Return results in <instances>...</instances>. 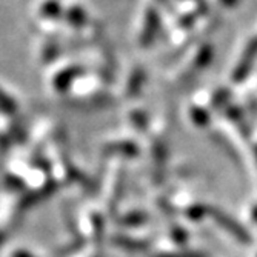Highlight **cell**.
I'll list each match as a JSON object with an SVG mask.
<instances>
[{
	"mask_svg": "<svg viewBox=\"0 0 257 257\" xmlns=\"http://www.w3.org/2000/svg\"><path fill=\"white\" fill-rule=\"evenodd\" d=\"M159 30H160L159 11L154 7H148L144 16V25H142V30H140L139 45L142 46V48H150L159 34Z\"/></svg>",
	"mask_w": 257,
	"mask_h": 257,
	"instance_id": "obj_1",
	"label": "cell"
},
{
	"mask_svg": "<svg viewBox=\"0 0 257 257\" xmlns=\"http://www.w3.org/2000/svg\"><path fill=\"white\" fill-rule=\"evenodd\" d=\"M209 214H211V217L216 220L217 225H220L228 232V234H231L236 240L243 242V243H249L251 242L249 232L239 222H236L232 217H229L228 214L220 211V209H209Z\"/></svg>",
	"mask_w": 257,
	"mask_h": 257,
	"instance_id": "obj_2",
	"label": "cell"
},
{
	"mask_svg": "<svg viewBox=\"0 0 257 257\" xmlns=\"http://www.w3.org/2000/svg\"><path fill=\"white\" fill-rule=\"evenodd\" d=\"M257 59V37H252L243 50V54L239 60V63L234 68V73H232V80L234 82H240L243 80L249 71L252 69V65Z\"/></svg>",
	"mask_w": 257,
	"mask_h": 257,
	"instance_id": "obj_3",
	"label": "cell"
},
{
	"mask_svg": "<svg viewBox=\"0 0 257 257\" xmlns=\"http://www.w3.org/2000/svg\"><path fill=\"white\" fill-rule=\"evenodd\" d=\"M83 73V68L79 65H73L68 66L65 69H62L60 73H57L53 77V88L56 89V92H65L69 89V86L73 85V82Z\"/></svg>",
	"mask_w": 257,
	"mask_h": 257,
	"instance_id": "obj_4",
	"label": "cell"
},
{
	"mask_svg": "<svg viewBox=\"0 0 257 257\" xmlns=\"http://www.w3.org/2000/svg\"><path fill=\"white\" fill-rule=\"evenodd\" d=\"M145 82H147V71H145V69L140 68V66L134 68L128 82H126V89H125L126 97H130V99L136 97L140 92V89H142Z\"/></svg>",
	"mask_w": 257,
	"mask_h": 257,
	"instance_id": "obj_5",
	"label": "cell"
},
{
	"mask_svg": "<svg viewBox=\"0 0 257 257\" xmlns=\"http://www.w3.org/2000/svg\"><path fill=\"white\" fill-rule=\"evenodd\" d=\"M63 16H65V20L74 28H82L86 25V22H88V16H86L85 10L82 7H77V5L69 7Z\"/></svg>",
	"mask_w": 257,
	"mask_h": 257,
	"instance_id": "obj_6",
	"label": "cell"
},
{
	"mask_svg": "<svg viewBox=\"0 0 257 257\" xmlns=\"http://www.w3.org/2000/svg\"><path fill=\"white\" fill-rule=\"evenodd\" d=\"M213 56H214V50L211 45H203L202 48L197 51L196 57H194V62H193V68L196 71H202L203 68H206L209 63L213 60Z\"/></svg>",
	"mask_w": 257,
	"mask_h": 257,
	"instance_id": "obj_7",
	"label": "cell"
},
{
	"mask_svg": "<svg viewBox=\"0 0 257 257\" xmlns=\"http://www.w3.org/2000/svg\"><path fill=\"white\" fill-rule=\"evenodd\" d=\"M39 14L43 19H57L63 16V10L57 0H45L39 8Z\"/></svg>",
	"mask_w": 257,
	"mask_h": 257,
	"instance_id": "obj_8",
	"label": "cell"
},
{
	"mask_svg": "<svg viewBox=\"0 0 257 257\" xmlns=\"http://www.w3.org/2000/svg\"><path fill=\"white\" fill-rule=\"evenodd\" d=\"M106 151L108 153H120V154H125V156H130V157H134V156L139 154V148L133 142H115V144H111V145L106 147Z\"/></svg>",
	"mask_w": 257,
	"mask_h": 257,
	"instance_id": "obj_9",
	"label": "cell"
},
{
	"mask_svg": "<svg viewBox=\"0 0 257 257\" xmlns=\"http://www.w3.org/2000/svg\"><path fill=\"white\" fill-rule=\"evenodd\" d=\"M191 120L197 125V126H206L209 123V112L203 108L194 106L191 109Z\"/></svg>",
	"mask_w": 257,
	"mask_h": 257,
	"instance_id": "obj_10",
	"label": "cell"
},
{
	"mask_svg": "<svg viewBox=\"0 0 257 257\" xmlns=\"http://www.w3.org/2000/svg\"><path fill=\"white\" fill-rule=\"evenodd\" d=\"M0 111L5 114H14L17 111L16 102L7 94L4 89H0Z\"/></svg>",
	"mask_w": 257,
	"mask_h": 257,
	"instance_id": "obj_11",
	"label": "cell"
},
{
	"mask_svg": "<svg viewBox=\"0 0 257 257\" xmlns=\"http://www.w3.org/2000/svg\"><path fill=\"white\" fill-rule=\"evenodd\" d=\"M115 242H117V245L130 248V249H144V248H147V243L137 242V240H133V239H126V237H119V239H115Z\"/></svg>",
	"mask_w": 257,
	"mask_h": 257,
	"instance_id": "obj_12",
	"label": "cell"
},
{
	"mask_svg": "<svg viewBox=\"0 0 257 257\" xmlns=\"http://www.w3.org/2000/svg\"><path fill=\"white\" fill-rule=\"evenodd\" d=\"M59 46L57 45H48L45 48V51H43V54H42V60L43 62H53L54 59H56V56L59 54Z\"/></svg>",
	"mask_w": 257,
	"mask_h": 257,
	"instance_id": "obj_13",
	"label": "cell"
},
{
	"mask_svg": "<svg viewBox=\"0 0 257 257\" xmlns=\"http://www.w3.org/2000/svg\"><path fill=\"white\" fill-rule=\"evenodd\" d=\"M131 122H133L136 126H139V128L147 126V114L142 112V111H134V112L131 114Z\"/></svg>",
	"mask_w": 257,
	"mask_h": 257,
	"instance_id": "obj_14",
	"label": "cell"
},
{
	"mask_svg": "<svg viewBox=\"0 0 257 257\" xmlns=\"http://www.w3.org/2000/svg\"><path fill=\"white\" fill-rule=\"evenodd\" d=\"M147 220V216H144V214H140V213H134V214H130V216H126L122 222H125V223H133V225H137V223H142V222H145Z\"/></svg>",
	"mask_w": 257,
	"mask_h": 257,
	"instance_id": "obj_15",
	"label": "cell"
},
{
	"mask_svg": "<svg viewBox=\"0 0 257 257\" xmlns=\"http://www.w3.org/2000/svg\"><path fill=\"white\" fill-rule=\"evenodd\" d=\"M156 257H206L200 252H168V254H159Z\"/></svg>",
	"mask_w": 257,
	"mask_h": 257,
	"instance_id": "obj_16",
	"label": "cell"
},
{
	"mask_svg": "<svg viewBox=\"0 0 257 257\" xmlns=\"http://www.w3.org/2000/svg\"><path fill=\"white\" fill-rule=\"evenodd\" d=\"M228 97H229L228 91L222 89L220 92H217L216 97H214V105H216V106H222L223 103H226V102H228Z\"/></svg>",
	"mask_w": 257,
	"mask_h": 257,
	"instance_id": "obj_17",
	"label": "cell"
},
{
	"mask_svg": "<svg viewBox=\"0 0 257 257\" xmlns=\"http://www.w3.org/2000/svg\"><path fill=\"white\" fill-rule=\"evenodd\" d=\"M220 4L226 8H232V7H236L239 4V0H220Z\"/></svg>",
	"mask_w": 257,
	"mask_h": 257,
	"instance_id": "obj_18",
	"label": "cell"
},
{
	"mask_svg": "<svg viewBox=\"0 0 257 257\" xmlns=\"http://www.w3.org/2000/svg\"><path fill=\"white\" fill-rule=\"evenodd\" d=\"M157 2H160L162 5H168V0H157Z\"/></svg>",
	"mask_w": 257,
	"mask_h": 257,
	"instance_id": "obj_19",
	"label": "cell"
},
{
	"mask_svg": "<svg viewBox=\"0 0 257 257\" xmlns=\"http://www.w3.org/2000/svg\"><path fill=\"white\" fill-rule=\"evenodd\" d=\"M254 220H257V208H255V211H254Z\"/></svg>",
	"mask_w": 257,
	"mask_h": 257,
	"instance_id": "obj_20",
	"label": "cell"
},
{
	"mask_svg": "<svg viewBox=\"0 0 257 257\" xmlns=\"http://www.w3.org/2000/svg\"><path fill=\"white\" fill-rule=\"evenodd\" d=\"M0 243H2V236H0Z\"/></svg>",
	"mask_w": 257,
	"mask_h": 257,
	"instance_id": "obj_21",
	"label": "cell"
}]
</instances>
